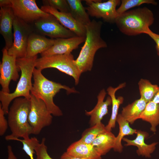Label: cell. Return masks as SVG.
Listing matches in <instances>:
<instances>
[{"label":"cell","mask_w":159,"mask_h":159,"mask_svg":"<svg viewBox=\"0 0 159 159\" xmlns=\"http://www.w3.org/2000/svg\"><path fill=\"white\" fill-rule=\"evenodd\" d=\"M152 4L156 5L157 3L153 0H122L120 6L117 9L118 15L127 11L132 8L143 4Z\"/></svg>","instance_id":"cell-28"},{"label":"cell","mask_w":159,"mask_h":159,"mask_svg":"<svg viewBox=\"0 0 159 159\" xmlns=\"http://www.w3.org/2000/svg\"><path fill=\"white\" fill-rule=\"evenodd\" d=\"M6 7L12 8L16 17L30 24L49 14L39 8L35 0H7Z\"/></svg>","instance_id":"cell-10"},{"label":"cell","mask_w":159,"mask_h":159,"mask_svg":"<svg viewBox=\"0 0 159 159\" xmlns=\"http://www.w3.org/2000/svg\"><path fill=\"white\" fill-rule=\"evenodd\" d=\"M31 100L19 97L14 100L8 115L9 126L11 134L5 137L7 140H14L19 138L26 139L32 134V129L28 120Z\"/></svg>","instance_id":"cell-2"},{"label":"cell","mask_w":159,"mask_h":159,"mask_svg":"<svg viewBox=\"0 0 159 159\" xmlns=\"http://www.w3.org/2000/svg\"><path fill=\"white\" fill-rule=\"evenodd\" d=\"M8 157L6 159H17L12 150L11 146L10 145L7 146Z\"/></svg>","instance_id":"cell-35"},{"label":"cell","mask_w":159,"mask_h":159,"mask_svg":"<svg viewBox=\"0 0 159 159\" xmlns=\"http://www.w3.org/2000/svg\"><path fill=\"white\" fill-rule=\"evenodd\" d=\"M106 94L105 89L102 90L97 96V103L94 108L90 111H86V115L90 116V123L92 126L101 122L103 117L108 113V107L112 102L110 96L104 101Z\"/></svg>","instance_id":"cell-18"},{"label":"cell","mask_w":159,"mask_h":159,"mask_svg":"<svg viewBox=\"0 0 159 159\" xmlns=\"http://www.w3.org/2000/svg\"><path fill=\"white\" fill-rule=\"evenodd\" d=\"M152 101L155 103L159 104V87L158 90Z\"/></svg>","instance_id":"cell-36"},{"label":"cell","mask_w":159,"mask_h":159,"mask_svg":"<svg viewBox=\"0 0 159 159\" xmlns=\"http://www.w3.org/2000/svg\"><path fill=\"white\" fill-rule=\"evenodd\" d=\"M46 139L44 138L41 142L36 147L35 154L37 159H53L49 155L47 151V147L45 144Z\"/></svg>","instance_id":"cell-31"},{"label":"cell","mask_w":159,"mask_h":159,"mask_svg":"<svg viewBox=\"0 0 159 159\" xmlns=\"http://www.w3.org/2000/svg\"><path fill=\"white\" fill-rule=\"evenodd\" d=\"M36 21L32 26L34 31L51 39L68 38L77 36L73 32L62 25L52 15Z\"/></svg>","instance_id":"cell-9"},{"label":"cell","mask_w":159,"mask_h":159,"mask_svg":"<svg viewBox=\"0 0 159 159\" xmlns=\"http://www.w3.org/2000/svg\"><path fill=\"white\" fill-rule=\"evenodd\" d=\"M31 107L28 116L32 134H39L44 127L50 125L52 115L42 100L31 94Z\"/></svg>","instance_id":"cell-7"},{"label":"cell","mask_w":159,"mask_h":159,"mask_svg":"<svg viewBox=\"0 0 159 159\" xmlns=\"http://www.w3.org/2000/svg\"><path fill=\"white\" fill-rule=\"evenodd\" d=\"M126 85V83L124 82L120 84L116 87L110 86L107 89L108 94L111 97L112 102L111 116L107 124L105 126L106 129L108 131H111L112 129L115 127L119 108L124 101V98L122 96L116 98L115 93L118 90L124 87Z\"/></svg>","instance_id":"cell-20"},{"label":"cell","mask_w":159,"mask_h":159,"mask_svg":"<svg viewBox=\"0 0 159 159\" xmlns=\"http://www.w3.org/2000/svg\"><path fill=\"white\" fill-rule=\"evenodd\" d=\"M87 6L86 10L89 15L97 18H102L110 23H115L118 16L116 8L121 3V0H109L102 2L101 0H85Z\"/></svg>","instance_id":"cell-11"},{"label":"cell","mask_w":159,"mask_h":159,"mask_svg":"<svg viewBox=\"0 0 159 159\" xmlns=\"http://www.w3.org/2000/svg\"><path fill=\"white\" fill-rule=\"evenodd\" d=\"M116 122L119 126V132L117 136L116 137L115 145L113 149L115 151L120 153L122 152L123 149L121 143L123 138L126 135L136 134L137 130L130 127L129 122L122 117L121 114L118 115Z\"/></svg>","instance_id":"cell-24"},{"label":"cell","mask_w":159,"mask_h":159,"mask_svg":"<svg viewBox=\"0 0 159 159\" xmlns=\"http://www.w3.org/2000/svg\"><path fill=\"white\" fill-rule=\"evenodd\" d=\"M37 58L36 56L17 59L16 63L21 72V75L15 90L11 93L0 91V104L5 115H7L9 105L13 100L21 97L30 99L33 85L32 79Z\"/></svg>","instance_id":"cell-4"},{"label":"cell","mask_w":159,"mask_h":159,"mask_svg":"<svg viewBox=\"0 0 159 159\" xmlns=\"http://www.w3.org/2000/svg\"><path fill=\"white\" fill-rule=\"evenodd\" d=\"M138 84L140 98L147 103L152 101L158 90L159 86L143 79H140Z\"/></svg>","instance_id":"cell-26"},{"label":"cell","mask_w":159,"mask_h":159,"mask_svg":"<svg viewBox=\"0 0 159 159\" xmlns=\"http://www.w3.org/2000/svg\"><path fill=\"white\" fill-rule=\"evenodd\" d=\"M5 114L0 104V135L1 136H2L4 135L9 126L8 121L5 118Z\"/></svg>","instance_id":"cell-32"},{"label":"cell","mask_w":159,"mask_h":159,"mask_svg":"<svg viewBox=\"0 0 159 159\" xmlns=\"http://www.w3.org/2000/svg\"><path fill=\"white\" fill-rule=\"evenodd\" d=\"M153 13L146 7L127 11L118 15L115 23L119 30L128 36L148 34L149 27L153 23Z\"/></svg>","instance_id":"cell-3"},{"label":"cell","mask_w":159,"mask_h":159,"mask_svg":"<svg viewBox=\"0 0 159 159\" xmlns=\"http://www.w3.org/2000/svg\"><path fill=\"white\" fill-rule=\"evenodd\" d=\"M136 134V137L134 140L129 139L126 138H123L122 140L126 143L125 146H135L138 148L136 153L139 156L146 158H150L158 143L154 142L150 144L145 143V139L149 136V134L146 132L137 130Z\"/></svg>","instance_id":"cell-17"},{"label":"cell","mask_w":159,"mask_h":159,"mask_svg":"<svg viewBox=\"0 0 159 159\" xmlns=\"http://www.w3.org/2000/svg\"><path fill=\"white\" fill-rule=\"evenodd\" d=\"M139 119L149 123L151 125L150 130L155 132L156 127L159 125V104L153 101L148 102Z\"/></svg>","instance_id":"cell-23"},{"label":"cell","mask_w":159,"mask_h":159,"mask_svg":"<svg viewBox=\"0 0 159 159\" xmlns=\"http://www.w3.org/2000/svg\"><path fill=\"white\" fill-rule=\"evenodd\" d=\"M34 32L32 26L15 16L13 22V42L8 50V54L17 59L25 57L29 35Z\"/></svg>","instance_id":"cell-8"},{"label":"cell","mask_w":159,"mask_h":159,"mask_svg":"<svg viewBox=\"0 0 159 159\" xmlns=\"http://www.w3.org/2000/svg\"><path fill=\"white\" fill-rule=\"evenodd\" d=\"M70 9V14L78 22L85 26L91 21L89 15L81 0H67Z\"/></svg>","instance_id":"cell-25"},{"label":"cell","mask_w":159,"mask_h":159,"mask_svg":"<svg viewBox=\"0 0 159 159\" xmlns=\"http://www.w3.org/2000/svg\"><path fill=\"white\" fill-rule=\"evenodd\" d=\"M34 32L28 38L26 57H32L41 54L50 48L55 42L56 39L47 38Z\"/></svg>","instance_id":"cell-16"},{"label":"cell","mask_w":159,"mask_h":159,"mask_svg":"<svg viewBox=\"0 0 159 159\" xmlns=\"http://www.w3.org/2000/svg\"><path fill=\"white\" fill-rule=\"evenodd\" d=\"M85 39L86 37L78 36L56 39L54 44L48 49L41 53V56L70 54L85 42Z\"/></svg>","instance_id":"cell-14"},{"label":"cell","mask_w":159,"mask_h":159,"mask_svg":"<svg viewBox=\"0 0 159 159\" xmlns=\"http://www.w3.org/2000/svg\"><path fill=\"white\" fill-rule=\"evenodd\" d=\"M15 16L9 7H0V33L5 42L4 47L7 50L13 42V22Z\"/></svg>","instance_id":"cell-15"},{"label":"cell","mask_w":159,"mask_h":159,"mask_svg":"<svg viewBox=\"0 0 159 159\" xmlns=\"http://www.w3.org/2000/svg\"><path fill=\"white\" fill-rule=\"evenodd\" d=\"M147 103L140 97L132 103L123 107L121 114L129 123L132 124L139 119L145 110Z\"/></svg>","instance_id":"cell-21"},{"label":"cell","mask_w":159,"mask_h":159,"mask_svg":"<svg viewBox=\"0 0 159 159\" xmlns=\"http://www.w3.org/2000/svg\"><path fill=\"white\" fill-rule=\"evenodd\" d=\"M102 25L101 21L93 19L85 26L86 35L85 43L78 57L74 61L81 73L91 70L96 52L107 46L101 36Z\"/></svg>","instance_id":"cell-1"},{"label":"cell","mask_w":159,"mask_h":159,"mask_svg":"<svg viewBox=\"0 0 159 159\" xmlns=\"http://www.w3.org/2000/svg\"><path fill=\"white\" fill-rule=\"evenodd\" d=\"M71 53L41 57L36 59L35 68L42 70L47 68H55L72 77L75 84L79 83L81 73L74 63Z\"/></svg>","instance_id":"cell-6"},{"label":"cell","mask_w":159,"mask_h":159,"mask_svg":"<svg viewBox=\"0 0 159 159\" xmlns=\"http://www.w3.org/2000/svg\"><path fill=\"white\" fill-rule=\"evenodd\" d=\"M116 137L107 130L99 135L91 144L101 156L105 155L115 146Z\"/></svg>","instance_id":"cell-22"},{"label":"cell","mask_w":159,"mask_h":159,"mask_svg":"<svg viewBox=\"0 0 159 159\" xmlns=\"http://www.w3.org/2000/svg\"><path fill=\"white\" fill-rule=\"evenodd\" d=\"M2 57L0 64V84L1 91L10 93L9 85L11 80L16 81L19 79L20 69L16 63V57L8 54V50L4 47L2 50Z\"/></svg>","instance_id":"cell-12"},{"label":"cell","mask_w":159,"mask_h":159,"mask_svg":"<svg viewBox=\"0 0 159 159\" xmlns=\"http://www.w3.org/2000/svg\"><path fill=\"white\" fill-rule=\"evenodd\" d=\"M60 159H85L72 155L66 152L64 153L61 157Z\"/></svg>","instance_id":"cell-34"},{"label":"cell","mask_w":159,"mask_h":159,"mask_svg":"<svg viewBox=\"0 0 159 159\" xmlns=\"http://www.w3.org/2000/svg\"><path fill=\"white\" fill-rule=\"evenodd\" d=\"M156 43L155 48L157 54L159 56V34L153 32L151 30L148 34Z\"/></svg>","instance_id":"cell-33"},{"label":"cell","mask_w":159,"mask_h":159,"mask_svg":"<svg viewBox=\"0 0 159 159\" xmlns=\"http://www.w3.org/2000/svg\"><path fill=\"white\" fill-rule=\"evenodd\" d=\"M92 126L83 132L80 139L86 143L91 144L99 135L107 130L105 126L101 122Z\"/></svg>","instance_id":"cell-27"},{"label":"cell","mask_w":159,"mask_h":159,"mask_svg":"<svg viewBox=\"0 0 159 159\" xmlns=\"http://www.w3.org/2000/svg\"><path fill=\"white\" fill-rule=\"evenodd\" d=\"M74 156L85 159H101V155L91 144L86 143L80 140L71 145L66 151Z\"/></svg>","instance_id":"cell-19"},{"label":"cell","mask_w":159,"mask_h":159,"mask_svg":"<svg viewBox=\"0 0 159 159\" xmlns=\"http://www.w3.org/2000/svg\"><path fill=\"white\" fill-rule=\"evenodd\" d=\"M43 5L49 6L61 12L70 13L67 0H43Z\"/></svg>","instance_id":"cell-30"},{"label":"cell","mask_w":159,"mask_h":159,"mask_svg":"<svg viewBox=\"0 0 159 159\" xmlns=\"http://www.w3.org/2000/svg\"><path fill=\"white\" fill-rule=\"evenodd\" d=\"M42 71L36 68L34 69V82L31 94L43 100L52 115L62 116V111L54 103V97L62 89L66 90L68 94L77 92L74 88L49 80L43 75Z\"/></svg>","instance_id":"cell-5"},{"label":"cell","mask_w":159,"mask_h":159,"mask_svg":"<svg viewBox=\"0 0 159 159\" xmlns=\"http://www.w3.org/2000/svg\"><path fill=\"white\" fill-rule=\"evenodd\" d=\"M14 140L20 142L23 144V150L29 156L30 159H34V155L35 153L36 147L39 143L37 138L34 137L26 139L16 138Z\"/></svg>","instance_id":"cell-29"},{"label":"cell","mask_w":159,"mask_h":159,"mask_svg":"<svg viewBox=\"0 0 159 159\" xmlns=\"http://www.w3.org/2000/svg\"><path fill=\"white\" fill-rule=\"evenodd\" d=\"M40 9L44 11L53 15L62 25L77 36L86 37L85 26L77 21L70 13L60 12L48 6L43 5Z\"/></svg>","instance_id":"cell-13"}]
</instances>
